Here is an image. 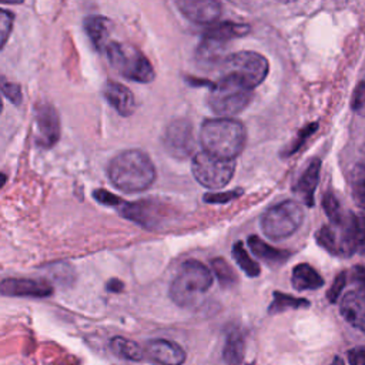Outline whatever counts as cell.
Here are the masks:
<instances>
[{
  "instance_id": "31",
  "label": "cell",
  "mask_w": 365,
  "mask_h": 365,
  "mask_svg": "<svg viewBox=\"0 0 365 365\" xmlns=\"http://www.w3.org/2000/svg\"><path fill=\"white\" fill-rule=\"evenodd\" d=\"M241 194H242V190H240V188L231 190L228 192H210V194L204 195V201L210 202V204H215V202L217 204H225L228 201H232V200L238 198Z\"/></svg>"
},
{
  "instance_id": "38",
  "label": "cell",
  "mask_w": 365,
  "mask_h": 365,
  "mask_svg": "<svg viewBox=\"0 0 365 365\" xmlns=\"http://www.w3.org/2000/svg\"><path fill=\"white\" fill-rule=\"evenodd\" d=\"M352 277H354V281L358 282V285L365 287V267L364 265H355L352 268Z\"/></svg>"
},
{
  "instance_id": "7",
  "label": "cell",
  "mask_w": 365,
  "mask_h": 365,
  "mask_svg": "<svg viewBox=\"0 0 365 365\" xmlns=\"http://www.w3.org/2000/svg\"><path fill=\"white\" fill-rule=\"evenodd\" d=\"M304 221V210L294 200L281 201L261 215L262 232L272 240H281L292 235Z\"/></svg>"
},
{
  "instance_id": "8",
  "label": "cell",
  "mask_w": 365,
  "mask_h": 365,
  "mask_svg": "<svg viewBox=\"0 0 365 365\" xmlns=\"http://www.w3.org/2000/svg\"><path fill=\"white\" fill-rule=\"evenodd\" d=\"M268 70V60L255 51H237L222 60V76H232L251 90L265 80Z\"/></svg>"
},
{
  "instance_id": "36",
  "label": "cell",
  "mask_w": 365,
  "mask_h": 365,
  "mask_svg": "<svg viewBox=\"0 0 365 365\" xmlns=\"http://www.w3.org/2000/svg\"><path fill=\"white\" fill-rule=\"evenodd\" d=\"M345 282H346V274L345 272H341L339 275H336V278L334 279L331 288L327 292V297H328L329 302H336L338 297L341 295V291L345 287Z\"/></svg>"
},
{
  "instance_id": "28",
  "label": "cell",
  "mask_w": 365,
  "mask_h": 365,
  "mask_svg": "<svg viewBox=\"0 0 365 365\" xmlns=\"http://www.w3.org/2000/svg\"><path fill=\"white\" fill-rule=\"evenodd\" d=\"M352 197L365 214V167L359 164L352 178Z\"/></svg>"
},
{
  "instance_id": "42",
  "label": "cell",
  "mask_w": 365,
  "mask_h": 365,
  "mask_svg": "<svg viewBox=\"0 0 365 365\" xmlns=\"http://www.w3.org/2000/svg\"><path fill=\"white\" fill-rule=\"evenodd\" d=\"M362 165H364V167H365V163H362Z\"/></svg>"
},
{
  "instance_id": "22",
  "label": "cell",
  "mask_w": 365,
  "mask_h": 365,
  "mask_svg": "<svg viewBox=\"0 0 365 365\" xmlns=\"http://www.w3.org/2000/svg\"><path fill=\"white\" fill-rule=\"evenodd\" d=\"M248 245L254 255L264 259L267 264H282L287 258H289V252L284 250L274 248L264 240H261L258 235H250L248 237Z\"/></svg>"
},
{
  "instance_id": "23",
  "label": "cell",
  "mask_w": 365,
  "mask_h": 365,
  "mask_svg": "<svg viewBox=\"0 0 365 365\" xmlns=\"http://www.w3.org/2000/svg\"><path fill=\"white\" fill-rule=\"evenodd\" d=\"M244 338L238 331H232L228 334L225 339V345L222 349L224 359L228 365H240L244 358Z\"/></svg>"
},
{
  "instance_id": "27",
  "label": "cell",
  "mask_w": 365,
  "mask_h": 365,
  "mask_svg": "<svg viewBox=\"0 0 365 365\" xmlns=\"http://www.w3.org/2000/svg\"><path fill=\"white\" fill-rule=\"evenodd\" d=\"M211 267H212V271H214L217 279L220 281V284L222 287L232 285V284L237 282L235 271L232 269V267L224 258L211 259Z\"/></svg>"
},
{
  "instance_id": "21",
  "label": "cell",
  "mask_w": 365,
  "mask_h": 365,
  "mask_svg": "<svg viewBox=\"0 0 365 365\" xmlns=\"http://www.w3.org/2000/svg\"><path fill=\"white\" fill-rule=\"evenodd\" d=\"M291 282H292V287L298 291L318 289L324 285V278L309 264L302 262L292 268Z\"/></svg>"
},
{
  "instance_id": "10",
  "label": "cell",
  "mask_w": 365,
  "mask_h": 365,
  "mask_svg": "<svg viewBox=\"0 0 365 365\" xmlns=\"http://www.w3.org/2000/svg\"><path fill=\"white\" fill-rule=\"evenodd\" d=\"M163 144L165 151L174 158L190 157L195 148L192 124L187 118L173 120L164 131Z\"/></svg>"
},
{
  "instance_id": "33",
  "label": "cell",
  "mask_w": 365,
  "mask_h": 365,
  "mask_svg": "<svg viewBox=\"0 0 365 365\" xmlns=\"http://www.w3.org/2000/svg\"><path fill=\"white\" fill-rule=\"evenodd\" d=\"M13 29V14L9 11V10H1L0 13V47L3 48L7 38H9V34Z\"/></svg>"
},
{
  "instance_id": "4",
  "label": "cell",
  "mask_w": 365,
  "mask_h": 365,
  "mask_svg": "<svg viewBox=\"0 0 365 365\" xmlns=\"http://www.w3.org/2000/svg\"><path fill=\"white\" fill-rule=\"evenodd\" d=\"M364 225L359 217L346 211L344 218L336 222L322 225L317 234V242L329 254L336 257H351L358 251Z\"/></svg>"
},
{
  "instance_id": "19",
  "label": "cell",
  "mask_w": 365,
  "mask_h": 365,
  "mask_svg": "<svg viewBox=\"0 0 365 365\" xmlns=\"http://www.w3.org/2000/svg\"><path fill=\"white\" fill-rule=\"evenodd\" d=\"M110 29H111V21L103 16L93 14L84 19V30L88 38L91 40L93 46L100 51L101 50L106 51L107 46L111 43L108 41Z\"/></svg>"
},
{
  "instance_id": "39",
  "label": "cell",
  "mask_w": 365,
  "mask_h": 365,
  "mask_svg": "<svg viewBox=\"0 0 365 365\" xmlns=\"http://www.w3.org/2000/svg\"><path fill=\"white\" fill-rule=\"evenodd\" d=\"M123 288H124V284L118 279H110L107 282V289L111 292H120Z\"/></svg>"
},
{
  "instance_id": "32",
  "label": "cell",
  "mask_w": 365,
  "mask_h": 365,
  "mask_svg": "<svg viewBox=\"0 0 365 365\" xmlns=\"http://www.w3.org/2000/svg\"><path fill=\"white\" fill-rule=\"evenodd\" d=\"M352 110L365 118V83H359L352 96Z\"/></svg>"
},
{
  "instance_id": "6",
  "label": "cell",
  "mask_w": 365,
  "mask_h": 365,
  "mask_svg": "<svg viewBox=\"0 0 365 365\" xmlns=\"http://www.w3.org/2000/svg\"><path fill=\"white\" fill-rule=\"evenodd\" d=\"M252 100V90L242 84L232 76H221V78L211 84L207 97L208 107L220 115L228 117L241 113Z\"/></svg>"
},
{
  "instance_id": "3",
  "label": "cell",
  "mask_w": 365,
  "mask_h": 365,
  "mask_svg": "<svg viewBox=\"0 0 365 365\" xmlns=\"http://www.w3.org/2000/svg\"><path fill=\"white\" fill-rule=\"evenodd\" d=\"M212 285L211 271L200 261H185L170 285V298L178 307H194Z\"/></svg>"
},
{
  "instance_id": "26",
  "label": "cell",
  "mask_w": 365,
  "mask_h": 365,
  "mask_svg": "<svg viewBox=\"0 0 365 365\" xmlns=\"http://www.w3.org/2000/svg\"><path fill=\"white\" fill-rule=\"evenodd\" d=\"M272 302L269 305V312L271 314H277V312H281V311H285V309H295V308H302V307H308L309 302L307 299H302V298H295V297H291L288 294H282V292H274L272 295Z\"/></svg>"
},
{
  "instance_id": "12",
  "label": "cell",
  "mask_w": 365,
  "mask_h": 365,
  "mask_svg": "<svg viewBox=\"0 0 365 365\" xmlns=\"http://www.w3.org/2000/svg\"><path fill=\"white\" fill-rule=\"evenodd\" d=\"M120 212L124 218L131 220L145 228H154L165 218L163 205L154 200H140L134 202H124L120 207Z\"/></svg>"
},
{
  "instance_id": "2",
  "label": "cell",
  "mask_w": 365,
  "mask_h": 365,
  "mask_svg": "<svg viewBox=\"0 0 365 365\" xmlns=\"http://www.w3.org/2000/svg\"><path fill=\"white\" fill-rule=\"evenodd\" d=\"M247 141V130L240 120L231 117H215L202 121L200 128V143L204 151L222 158L238 157Z\"/></svg>"
},
{
  "instance_id": "25",
  "label": "cell",
  "mask_w": 365,
  "mask_h": 365,
  "mask_svg": "<svg viewBox=\"0 0 365 365\" xmlns=\"http://www.w3.org/2000/svg\"><path fill=\"white\" fill-rule=\"evenodd\" d=\"M232 258L240 265V268L248 275V277H258L259 275V265L250 257L242 242H235L232 245Z\"/></svg>"
},
{
  "instance_id": "20",
  "label": "cell",
  "mask_w": 365,
  "mask_h": 365,
  "mask_svg": "<svg viewBox=\"0 0 365 365\" xmlns=\"http://www.w3.org/2000/svg\"><path fill=\"white\" fill-rule=\"evenodd\" d=\"M251 27L245 23H234V21H222L211 26L202 33V38L214 40L218 43H225L232 38L244 37L250 33Z\"/></svg>"
},
{
  "instance_id": "30",
  "label": "cell",
  "mask_w": 365,
  "mask_h": 365,
  "mask_svg": "<svg viewBox=\"0 0 365 365\" xmlns=\"http://www.w3.org/2000/svg\"><path fill=\"white\" fill-rule=\"evenodd\" d=\"M317 128H318V123H311V124H308L307 127H304V128L298 133V135H297V138L294 140V143H292L288 148L284 150V154H282V155L288 157V155L297 153V151L302 147V144L307 141V138H308L312 133L317 131Z\"/></svg>"
},
{
  "instance_id": "24",
  "label": "cell",
  "mask_w": 365,
  "mask_h": 365,
  "mask_svg": "<svg viewBox=\"0 0 365 365\" xmlns=\"http://www.w3.org/2000/svg\"><path fill=\"white\" fill-rule=\"evenodd\" d=\"M111 349L115 355L128 361H141L144 356V351L140 348L138 344L123 336H114L111 339Z\"/></svg>"
},
{
  "instance_id": "15",
  "label": "cell",
  "mask_w": 365,
  "mask_h": 365,
  "mask_svg": "<svg viewBox=\"0 0 365 365\" xmlns=\"http://www.w3.org/2000/svg\"><path fill=\"white\" fill-rule=\"evenodd\" d=\"M1 294L10 297L44 298L53 294L48 282L30 278H6L1 281Z\"/></svg>"
},
{
  "instance_id": "9",
  "label": "cell",
  "mask_w": 365,
  "mask_h": 365,
  "mask_svg": "<svg viewBox=\"0 0 365 365\" xmlns=\"http://www.w3.org/2000/svg\"><path fill=\"white\" fill-rule=\"evenodd\" d=\"M191 171L202 187L218 190L231 181L235 171V161L222 160L207 151H200L192 157Z\"/></svg>"
},
{
  "instance_id": "18",
  "label": "cell",
  "mask_w": 365,
  "mask_h": 365,
  "mask_svg": "<svg viewBox=\"0 0 365 365\" xmlns=\"http://www.w3.org/2000/svg\"><path fill=\"white\" fill-rule=\"evenodd\" d=\"M319 170L321 160L312 158L294 185V191L302 197L304 202L308 207L314 205V192L319 181Z\"/></svg>"
},
{
  "instance_id": "37",
  "label": "cell",
  "mask_w": 365,
  "mask_h": 365,
  "mask_svg": "<svg viewBox=\"0 0 365 365\" xmlns=\"http://www.w3.org/2000/svg\"><path fill=\"white\" fill-rule=\"evenodd\" d=\"M346 355L349 365H365V345L349 349Z\"/></svg>"
},
{
  "instance_id": "13",
  "label": "cell",
  "mask_w": 365,
  "mask_h": 365,
  "mask_svg": "<svg viewBox=\"0 0 365 365\" xmlns=\"http://www.w3.org/2000/svg\"><path fill=\"white\" fill-rule=\"evenodd\" d=\"M175 6L192 23L210 24L221 16V3L214 0H178Z\"/></svg>"
},
{
  "instance_id": "16",
  "label": "cell",
  "mask_w": 365,
  "mask_h": 365,
  "mask_svg": "<svg viewBox=\"0 0 365 365\" xmlns=\"http://www.w3.org/2000/svg\"><path fill=\"white\" fill-rule=\"evenodd\" d=\"M145 354L160 365H181L185 361L184 349L168 339H151L145 346Z\"/></svg>"
},
{
  "instance_id": "11",
  "label": "cell",
  "mask_w": 365,
  "mask_h": 365,
  "mask_svg": "<svg viewBox=\"0 0 365 365\" xmlns=\"http://www.w3.org/2000/svg\"><path fill=\"white\" fill-rule=\"evenodd\" d=\"M36 144L40 147L50 148L60 138V120L54 107L48 103L38 104L36 107Z\"/></svg>"
},
{
  "instance_id": "1",
  "label": "cell",
  "mask_w": 365,
  "mask_h": 365,
  "mask_svg": "<svg viewBox=\"0 0 365 365\" xmlns=\"http://www.w3.org/2000/svg\"><path fill=\"white\" fill-rule=\"evenodd\" d=\"M111 184L125 192H138L150 188L157 173L151 158L141 150L133 148L118 153L107 165Z\"/></svg>"
},
{
  "instance_id": "40",
  "label": "cell",
  "mask_w": 365,
  "mask_h": 365,
  "mask_svg": "<svg viewBox=\"0 0 365 365\" xmlns=\"http://www.w3.org/2000/svg\"><path fill=\"white\" fill-rule=\"evenodd\" d=\"M364 225V224H362ZM365 230V227H364ZM358 252H361L362 255H365V231H364V235L361 238V242H359V248H358Z\"/></svg>"
},
{
  "instance_id": "29",
  "label": "cell",
  "mask_w": 365,
  "mask_h": 365,
  "mask_svg": "<svg viewBox=\"0 0 365 365\" xmlns=\"http://www.w3.org/2000/svg\"><path fill=\"white\" fill-rule=\"evenodd\" d=\"M322 207L325 214L329 218V222H336L341 221L344 218V215L346 214V211L342 210V207L339 205V201L336 200V197L332 192H327L322 198Z\"/></svg>"
},
{
  "instance_id": "17",
  "label": "cell",
  "mask_w": 365,
  "mask_h": 365,
  "mask_svg": "<svg viewBox=\"0 0 365 365\" xmlns=\"http://www.w3.org/2000/svg\"><path fill=\"white\" fill-rule=\"evenodd\" d=\"M104 98L123 117H128L135 110V100L128 87L117 81H107L103 88Z\"/></svg>"
},
{
  "instance_id": "14",
  "label": "cell",
  "mask_w": 365,
  "mask_h": 365,
  "mask_svg": "<svg viewBox=\"0 0 365 365\" xmlns=\"http://www.w3.org/2000/svg\"><path fill=\"white\" fill-rule=\"evenodd\" d=\"M339 311L348 324L365 332V287L348 291L341 299Z\"/></svg>"
},
{
  "instance_id": "34",
  "label": "cell",
  "mask_w": 365,
  "mask_h": 365,
  "mask_svg": "<svg viewBox=\"0 0 365 365\" xmlns=\"http://www.w3.org/2000/svg\"><path fill=\"white\" fill-rule=\"evenodd\" d=\"M1 91L6 98H9L13 104H19L23 98L21 88L16 83H10L6 78H1Z\"/></svg>"
},
{
  "instance_id": "35",
  "label": "cell",
  "mask_w": 365,
  "mask_h": 365,
  "mask_svg": "<svg viewBox=\"0 0 365 365\" xmlns=\"http://www.w3.org/2000/svg\"><path fill=\"white\" fill-rule=\"evenodd\" d=\"M93 197L103 205H108V207H121L124 202L120 197H115L114 194L108 192L107 190H94Z\"/></svg>"
},
{
  "instance_id": "5",
  "label": "cell",
  "mask_w": 365,
  "mask_h": 365,
  "mask_svg": "<svg viewBox=\"0 0 365 365\" xmlns=\"http://www.w3.org/2000/svg\"><path fill=\"white\" fill-rule=\"evenodd\" d=\"M106 54L113 68L127 80L150 83L155 77L150 60L134 46L111 41L106 48Z\"/></svg>"
},
{
  "instance_id": "41",
  "label": "cell",
  "mask_w": 365,
  "mask_h": 365,
  "mask_svg": "<svg viewBox=\"0 0 365 365\" xmlns=\"http://www.w3.org/2000/svg\"><path fill=\"white\" fill-rule=\"evenodd\" d=\"M331 365H345V364H344V361L339 356H335L334 361L331 362Z\"/></svg>"
}]
</instances>
